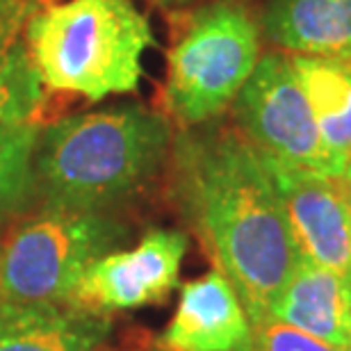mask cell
Returning a JSON list of instances; mask_svg holds the SVG:
<instances>
[{
	"instance_id": "9c48e42d",
	"label": "cell",
	"mask_w": 351,
	"mask_h": 351,
	"mask_svg": "<svg viewBox=\"0 0 351 351\" xmlns=\"http://www.w3.org/2000/svg\"><path fill=\"white\" fill-rule=\"evenodd\" d=\"M160 351H254V328L228 278L213 269L182 285Z\"/></svg>"
},
{
	"instance_id": "ac0fdd59",
	"label": "cell",
	"mask_w": 351,
	"mask_h": 351,
	"mask_svg": "<svg viewBox=\"0 0 351 351\" xmlns=\"http://www.w3.org/2000/svg\"><path fill=\"white\" fill-rule=\"evenodd\" d=\"M342 180L351 182V160H349V165H347V169H345V176H342Z\"/></svg>"
},
{
	"instance_id": "5b68a950",
	"label": "cell",
	"mask_w": 351,
	"mask_h": 351,
	"mask_svg": "<svg viewBox=\"0 0 351 351\" xmlns=\"http://www.w3.org/2000/svg\"><path fill=\"white\" fill-rule=\"evenodd\" d=\"M125 228L103 213L46 208L0 247V301L66 304L87 267L123 242Z\"/></svg>"
},
{
	"instance_id": "8fae6325",
	"label": "cell",
	"mask_w": 351,
	"mask_h": 351,
	"mask_svg": "<svg viewBox=\"0 0 351 351\" xmlns=\"http://www.w3.org/2000/svg\"><path fill=\"white\" fill-rule=\"evenodd\" d=\"M271 319L351 349V299L345 274L301 261L274 304Z\"/></svg>"
},
{
	"instance_id": "44dd1931",
	"label": "cell",
	"mask_w": 351,
	"mask_h": 351,
	"mask_svg": "<svg viewBox=\"0 0 351 351\" xmlns=\"http://www.w3.org/2000/svg\"><path fill=\"white\" fill-rule=\"evenodd\" d=\"M349 206H351V182H349Z\"/></svg>"
},
{
	"instance_id": "30bf717a",
	"label": "cell",
	"mask_w": 351,
	"mask_h": 351,
	"mask_svg": "<svg viewBox=\"0 0 351 351\" xmlns=\"http://www.w3.org/2000/svg\"><path fill=\"white\" fill-rule=\"evenodd\" d=\"M110 322L71 304L0 301V351H96Z\"/></svg>"
},
{
	"instance_id": "ba28073f",
	"label": "cell",
	"mask_w": 351,
	"mask_h": 351,
	"mask_svg": "<svg viewBox=\"0 0 351 351\" xmlns=\"http://www.w3.org/2000/svg\"><path fill=\"white\" fill-rule=\"evenodd\" d=\"M283 199L301 261L338 274L351 269L349 182L267 162Z\"/></svg>"
},
{
	"instance_id": "2e32d148",
	"label": "cell",
	"mask_w": 351,
	"mask_h": 351,
	"mask_svg": "<svg viewBox=\"0 0 351 351\" xmlns=\"http://www.w3.org/2000/svg\"><path fill=\"white\" fill-rule=\"evenodd\" d=\"M254 351H351V349L328 345V342L313 338V335L299 331V328L271 319L267 324L254 328Z\"/></svg>"
},
{
	"instance_id": "8992f818",
	"label": "cell",
	"mask_w": 351,
	"mask_h": 351,
	"mask_svg": "<svg viewBox=\"0 0 351 351\" xmlns=\"http://www.w3.org/2000/svg\"><path fill=\"white\" fill-rule=\"evenodd\" d=\"M230 110L235 130L261 153L265 162L331 176L315 114L290 55H263Z\"/></svg>"
},
{
	"instance_id": "6da1fadb",
	"label": "cell",
	"mask_w": 351,
	"mask_h": 351,
	"mask_svg": "<svg viewBox=\"0 0 351 351\" xmlns=\"http://www.w3.org/2000/svg\"><path fill=\"white\" fill-rule=\"evenodd\" d=\"M210 123L176 137V201L258 328L271 319L301 256L265 158L235 128Z\"/></svg>"
},
{
	"instance_id": "e0dca14e",
	"label": "cell",
	"mask_w": 351,
	"mask_h": 351,
	"mask_svg": "<svg viewBox=\"0 0 351 351\" xmlns=\"http://www.w3.org/2000/svg\"><path fill=\"white\" fill-rule=\"evenodd\" d=\"M37 7V0H0V58L23 44L21 30Z\"/></svg>"
},
{
	"instance_id": "5bb4252c",
	"label": "cell",
	"mask_w": 351,
	"mask_h": 351,
	"mask_svg": "<svg viewBox=\"0 0 351 351\" xmlns=\"http://www.w3.org/2000/svg\"><path fill=\"white\" fill-rule=\"evenodd\" d=\"M37 123L0 121V226L27 206L34 192Z\"/></svg>"
},
{
	"instance_id": "3957f363",
	"label": "cell",
	"mask_w": 351,
	"mask_h": 351,
	"mask_svg": "<svg viewBox=\"0 0 351 351\" xmlns=\"http://www.w3.org/2000/svg\"><path fill=\"white\" fill-rule=\"evenodd\" d=\"M23 44L44 89L103 101L137 89L153 30L132 0H64L30 14Z\"/></svg>"
},
{
	"instance_id": "ffe728a7",
	"label": "cell",
	"mask_w": 351,
	"mask_h": 351,
	"mask_svg": "<svg viewBox=\"0 0 351 351\" xmlns=\"http://www.w3.org/2000/svg\"><path fill=\"white\" fill-rule=\"evenodd\" d=\"M156 3H162V5H176V3H182V0H156Z\"/></svg>"
},
{
	"instance_id": "7c38bea8",
	"label": "cell",
	"mask_w": 351,
	"mask_h": 351,
	"mask_svg": "<svg viewBox=\"0 0 351 351\" xmlns=\"http://www.w3.org/2000/svg\"><path fill=\"white\" fill-rule=\"evenodd\" d=\"M263 30L290 55L351 60V0H267Z\"/></svg>"
},
{
	"instance_id": "7a4b0ae2",
	"label": "cell",
	"mask_w": 351,
	"mask_h": 351,
	"mask_svg": "<svg viewBox=\"0 0 351 351\" xmlns=\"http://www.w3.org/2000/svg\"><path fill=\"white\" fill-rule=\"evenodd\" d=\"M169 149V119L142 105L64 117L39 137L34 185L48 208L103 213L156 178Z\"/></svg>"
},
{
	"instance_id": "52a82bcc",
	"label": "cell",
	"mask_w": 351,
	"mask_h": 351,
	"mask_svg": "<svg viewBox=\"0 0 351 351\" xmlns=\"http://www.w3.org/2000/svg\"><path fill=\"white\" fill-rule=\"evenodd\" d=\"M185 254L187 237L180 230H151L135 249L91 263L66 304L98 315L158 304L178 285Z\"/></svg>"
},
{
	"instance_id": "4fadbf2b",
	"label": "cell",
	"mask_w": 351,
	"mask_h": 351,
	"mask_svg": "<svg viewBox=\"0 0 351 351\" xmlns=\"http://www.w3.org/2000/svg\"><path fill=\"white\" fill-rule=\"evenodd\" d=\"M306 91L333 178H342L351 160V60L290 55Z\"/></svg>"
},
{
	"instance_id": "d6986e66",
	"label": "cell",
	"mask_w": 351,
	"mask_h": 351,
	"mask_svg": "<svg viewBox=\"0 0 351 351\" xmlns=\"http://www.w3.org/2000/svg\"><path fill=\"white\" fill-rule=\"evenodd\" d=\"M345 280H347V290H349V299H351V269L345 274Z\"/></svg>"
},
{
	"instance_id": "9a60e30c",
	"label": "cell",
	"mask_w": 351,
	"mask_h": 351,
	"mask_svg": "<svg viewBox=\"0 0 351 351\" xmlns=\"http://www.w3.org/2000/svg\"><path fill=\"white\" fill-rule=\"evenodd\" d=\"M44 108V87L30 64L25 44L0 58V121L37 123Z\"/></svg>"
},
{
	"instance_id": "277c9868",
	"label": "cell",
	"mask_w": 351,
	"mask_h": 351,
	"mask_svg": "<svg viewBox=\"0 0 351 351\" xmlns=\"http://www.w3.org/2000/svg\"><path fill=\"white\" fill-rule=\"evenodd\" d=\"M261 60V27L240 0L189 12L167 55L165 112L180 130L221 117Z\"/></svg>"
}]
</instances>
